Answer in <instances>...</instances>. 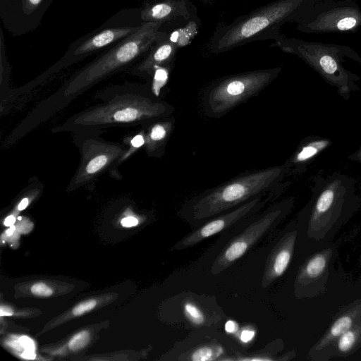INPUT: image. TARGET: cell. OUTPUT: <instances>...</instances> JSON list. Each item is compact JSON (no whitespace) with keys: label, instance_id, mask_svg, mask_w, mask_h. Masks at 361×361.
<instances>
[{"label":"cell","instance_id":"6da1fadb","mask_svg":"<svg viewBox=\"0 0 361 361\" xmlns=\"http://www.w3.org/2000/svg\"><path fill=\"white\" fill-rule=\"evenodd\" d=\"M286 172V166L243 173L189 199L179 215L188 223H200L233 209L259 195H267Z\"/></svg>","mask_w":361,"mask_h":361},{"label":"cell","instance_id":"7a4b0ae2","mask_svg":"<svg viewBox=\"0 0 361 361\" xmlns=\"http://www.w3.org/2000/svg\"><path fill=\"white\" fill-rule=\"evenodd\" d=\"M313 0H276L216 29L208 49L219 54L255 41L276 39L286 23L302 17Z\"/></svg>","mask_w":361,"mask_h":361},{"label":"cell","instance_id":"3957f363","mask_svg":"<svg viewBox=\"0 0 361 361\" xmlns=\"http://www.w3.org/2000/svg\"><path fill=\"white\" fill-rule=\"evenodd\" d=\"M162 25L157 22L142 23L135 32L79 71L69 82L67 92L75 93L150 50L159 39L167 35L161 30Z\"/></svg>","mask_w":361,"mask_h":361},{"label":"cell","instance_id":"277c9868","mask_svg":"<svg viewBox=\"0 0 361 361\" xmlns=\"http://www.w3.org/2000/svg\"><path fill=\"white\" fill-rule=\"evenodd\" d=\"M281 70L280 67L255 70L219 79L203 94L202 105L206 115L212 118L225 115L262 91Z\"/></svg>","mask_w":361,"mask_h":361},{"label":"cell","instance_id":"5b68a950","mask_svg":"<svg viewBox=\"0 0 361 361\" xmlns=\"http://www.w3.org/2000/svg\"><path fill=\"white\" fill-rule=\"evenodd\" d=\"M274 41L273 46L302 59L329 83L337 87L341 95L348 97L351 90L350 74L342 66V57L349 50L348 47L286 38L281 35Z\"/></svg>","mask_w":361,"mask_h":361},{"label":"cell","instance_id":"8992f818","mask_svg":"<svg viewBox=\"0 0 361 361\" xmlns=\"http://www.w3.org/2000/svg\"><path fill=\"white\" fill-rule=\"evenodd\" d=\"M284 202L274 204L258 215L245 229L232 238L214 261L210 272L217 275L233 265L265 237L284 216Z\"/></svg>","mask_w":361,"mask_h":361},{"label":"cell","instance_id":"52a82bcc","mask_svg":"<svg viewBox=\"0 0 361 361\" xmlns=\"http://www.w3.org/2000/svg\"><path fill=\"white\" fill-rule=\"evenodd\" d=\"M173 111V107L164 102H153L147 98H136L119 102L87 114L82 122L104 123L110 122H131L152 118L166 116Z\"/></svg>","mask_w":361,"mask_h":361},{"label":"cell","instance_id":"ba28073f","mask_svg":"<svg viewBox=\"0 0 361 361\" xmlns=\"http://www.w3.org/2000/svg\"><path fill=\"white\" fill-rule=\"evenodd\" d=\"M54 0H0V18L13 36L35 30Z\"/></svg>","mask_w":361,"mask_h":361},{"label":"cell","instance_id":"9c48e42d","mask_svg":"<svg viewBox=\"0 0 361 361\" xmlns=\"http://www.w3.org/2000/svg\"><path fill=\"white\" fill-rule=\"evenodd\" d=\"M268 195H259L243 204L231 209L223 214L207 221L197 229L177 242L173 250H181L202 242L233 225L257 214L269 201Z\"/></svg>","mask_w":361,"mask_h":361},{"label":"cell","instance_id":"30bf717a","mask_svg":"<svg viewBox=\"0 0 361 361\" xmlns=\"http://www.w3.org/2000/svg\"><path fill=\"white\" fill-rule=\"evenodd\" d=\"M140 25L107 27L86 35L69 47L59 64L68 65L80 61L116 42L122 40L135 32Z\"/></svg>","mask_w":361,"mask_h":361},{"label":"cell","instance_id":"8fae6325","mask_svg":"<svg viewBox=\"0 0 361 361\" xmlns=\"http://www.w3.org/2000/svg\"><path fill=\"white\" fill-rule=\"evenodd\" d=\"M361 26V11L355 6L331 8L302 22L298 29L307 32L350 31Z\"/></svg>","mask_w":361,"mask_h":361},{"label":"cell","instance_id":"7c38bea8","mask_svg":"<svg viewBox=\"0 0 361 361\" xmlns=\"http://www.w3.org/2000/svg\"><path fill=\"white\" fill-rule=\"evenodd\" d=\"M296 231L285 234L270 252L264 269L262 286L267 288L286 271L294 250Z\"/></svg>","mask_w":361,"mask_h":361},{"label":"cell","instance_id":"4fadbf2b","mask_svg":"<svg viewBox=\"0 0 361 361\" xmlns=\"http://www.w3.org/2000/svg\"><path fill=\"white\" fill-rule=\"evenodd\" d=\"M192 13L189 0H157L142 9L140 18L142 23L157 22L164 24L188 20Z\"/></svg>","mask_w":361,"mask_h":361},{"label":"cell","instance_id":"5bb4252c","mask_svg":"<svg viewBox=\"0 0 361 361\" xmlns=\"http://www.w3.org/2000/svg\"><path fill=\"white\" fill-rule=\"evenodd\" d=\"M345 194V188L340 180H334L322 190L315 203L310 219L312 226L316 227L326 221L338 207Z\"/></svg>","mask_w":361,"mask_h":361},{"label":"cell","instance_id":"9a60e30c","mask_svg":"<svg viewBox=\"0 0 361 361\" xmlns=\"http://www.w3.org/2000/svg\"><path fill=\"white\" fill-rule=\"evenodd\" d=\"M168 35L159 39L150 49L148 56L136 67L135 71L140 73H153L157 66L169 65L174 59L178 49Z\"/></svg>","mask_w":361,"mask_h":361},{"label":"cell","instance_id":"2e32d148","mask_svg":"<svg viewBox=\"0 0 361 361\" xmlns=\"http://www.w3.org/2000/svg\"><path fill=\"white\" fill-rule=\"evenodd\" d=\"M329 256L330 250H325L312 257L300 269L296 283L305 285L319 277L324 271Z\"/></svg>","mask_w":361,"mask_h":361},{"label":"cell","instance_id":"e0dca14e","mask_svg":"<svg viewBox=\"0 0 361 361\" xmlns=\"http://www.w3.org/2000/svg\"><path fill=\"white\" fill-rule=\"evenodd\" d=\"M357 312V310H355L338 317L318 343L317 348H323L329 345L331 342L338 339L341 334L350 329L353 326L354 318L355 317V315Z\"/></svg>","mask_w":361,"mask_h":361},{"label":"cell","instance_id":"ac0fdd59","mask_svg":"<svg viewBox=\"0 0 361 361\" xmlns=\"http://www.w3.org/2000/svg\"><path fill=\"white\" fill-rule=\"evenodd\" d=\"M174 124L172 118L166 119L154 124L148 135V149L154 151L159 148L171 133Z\"/></svg>","mask_w":361,"mask_h":361},{"label":"cell","instance_id":"d6986e66","mask_svg":"<svg viewBox=\"0 0 361 361\" xmlns=\"http://www.w3.org/2000/svg\"><path fill=\"white\" fill-rule=\"evenodd\" d=\"M224 353V348L219 344L210 343L200 345L193 350L185 354L178 360L192 361H211L219 360Z\"/></svg>","mask_w":361,"mask_h":361},{"label":"cell","instance_id":"ffe728a7","mask_svg":"<svg viewBox=\"0 0 361 361\" xmlns=\"http://www.w3.org/2000/svg\"><path fill=\"white\" fill-rule=\"evenodd\" d=\"M330 144V140L327 139L312 140L303 145L300 150L294 154L288 163L296 164L305 162L324 149Z\"/></svg>","mask_w":361,"mask_h":361},{"label":"cell","instance_id":"44dd1931","mask_svg":"<svg viewBox=\"0 0 361 361\" xmlns=\"http://www.w3.org/2000/svg\"><path fill=\"white\" fill-rule=\"evenodd\" d=\"M183 314L195 326H205L208 322L205 311L197 302L186 300L181 305Z\"/></svg>","mask_w":361,"mask_h":361},{"label":"cell","instance_id":"7402d4cb","mask_svg":"<svg viewBox=\"0 0 361 361\" xmlns=\"http://www.w3.org/2000/svg\"><path fill=\"white\" fill-rule=\"evenodd\" d=\"M361 336V325L351 327L337 339L336 347L338 352L347 353L355 345Z\"/></svg>","mask_w":361,"mask_h":361},{"label":"cell","instance_id":"603a6c76","mask_svg":"<svg viewBox=\"0 0 361 361\" xmlns=\"http://www.w3.org/2000/svg\"><path fill=\"white\" fill-rule=\"evenodd\" d=\"M169 77L166 66H157L153 70L152 91L156 96L159 94L161 89L165 85Z\"/></svg>","mask_w":361,"mask_h":361},{"label":"cell","instance_id":"cb8c5ba5","mask_svg":"<svg viewBox=\"0 0 361 361\" xmlns=\"http://www.w3.org/2000/svg\"><path fill=\"white\" fill-rule=\"evenodd\" d=\"M90 341V334L87 331H82L75 334L68 342L71 350L76 351L84 348Z\"/></svg>","mask_w":361,"mask_h":361},{"label":"cell","instance_id":"d4e9b609","mask_svg":"<svg viewBox=\"0 0 361 361\" xmlns=\"http://www.w3.org/2000/svg\"><path fill=\"white\" fill-rule=\"evenodd\" d=\"M108 161L106 155H99L92 159L87 165L85 171L88 174H92L100 170Z\"/></svg>","mask_w":361,"mask_h":361},{"label":"cell","instance_id":"484cf974","mask_svg":"<svg viewBox=\"0 0 361 361\" xmlns=\"http://www.w3.org/2000/svg\"><path fill=\"white\" fill-rule=\"evenodd\" d=\"M97 305V301L94 299H90L82 302H80L75 306L73 310V314L75 316L81 315L85 312L92 310Z\"/></svg>","mask_w":361,"mask_h":361},{"label":"cell","instance_id":"4316f807","mask_svg":"<svg viewBox=\"0 0 361 361\" xmlns=\"http://www.w3.org/2000/svg\"><path fill=\"white\" fill-rule=\"evenodd\" d=\"M31 292L37 296L48 297L51 295V288L44 283H37L31 286Z\"/></svg>","mask_w":361,"mask_h":361},{"label":"cell","instance_id":"83f0119b","mask_svg":"<svg viewBox=\"0 0 361 361\" xmlns=\"http://www.w3.org/2000/svg\"><path fill=\"white\" fill-rule=\"evenodd\" d=\"M255 333L251 328H244L239 334L240 341L243 343L250 341L255 336Z\"/></svg>","mask_w":361,"mask_h":361},{"label":"cell","instance_id":"f1b7e54d","mask_svg":"<svg viewBox=\"0 0 361 361\" xmlns=\"http://www.w3.org/2000/svg\"><path fill=\"white\" fill-rule=\"evenodd\" d=\"M19 343L25 350L31 351H33L35 350V344L33 341L27 336L20 337Z\"/></svg>","mask_w":361,"mask_h":361},{"label":"cell","instance_id":"f546056e","mask_svg":"<svg viewBox=\"0 0 361 361\" xmlns=\"http://www.w3.org/2000/svg\"><path fill=\"white\" fill-rule=\"evenodd\" d=\"M121 224L123 227H133L138 224V220L133 216H128L122 219Z\"/></svg>","mask_w":361,"mask_h":361},{"label":"cell","instance_id":"4dcf8cb0","mask_svg":"<svg viewBox=\"0 0 361 361\" xmlns=\"http://www.w3.org/2000/svg\"><path fill=\"white\" fill-rule=\"evenodd\" d=\"M144 143H145V139H144L143 136L141 135H136L131 140V145L134 147H136V148L141 147L142 145H144Z\"/></svg>","mask_w":361,"mask_h":361},{"label":"cell","instance_id":"1f68e13d","mask_svg":"<svg viewBox=\"0 0 361 361\" xmlns=\"http://www.w3.org/2000/svg\"><path fill=\"white\" fill-rule=\"evenodd\" d=\"M238 329L237 324L233 321H228L225 324V329L229 334L235 333Z\"/></svg>","mask_w":361,"mask_h":361},{"label":"cell","instance_id":"d6a6232c","mask_svg":"<svg viewBox=\"0 0 361 361\" xmlns=\"http://www.w3.org/2000/svg\"><path fill=\"white\" fill-rule=\"evenodd\" d=\"M1 316H11L13 314V311L10 308L7 307H1Z\"/></svg>","mask_w":361,"mask_h":361},{"label":"cell","instance_id":"836d02e7","mask_svg":"<svg viewBox=\"0 0 361 361\" xmlns=\"http://www.w3.org/2000/svg\"><path fill=\"white\" fill-rule=\"evenodd\" d=\"M16 221V218L13 215L8 216L5 220H4V225L6 226H12Z\"/></svg>","mask_w":361,"mask_h":361},{"label":"cell","instance_id":"e575fe53","mask_svg":"<svg viewBox=\"0 0 361 361\" xmlns=\"http://www.w3.org/2000/svg\"><path fill=\"white\" fill-rule=\"evenodd\" d=\"M28 203H29V200L27 198L23 199L21 200V202L19 203L18 209L19 210H23L28 205Z\"/></svg>","mask_w":361,"mask_h":361},{"label":"cell","instance_id":"d590c367","mask_svg":"<svg viewBox=\"0 0 361 361\" xmlns=\"http://www.w3.org/2000/svg\"><path fill=\"white\" fill-rule=\"evenodd\" d=\"M22 357L24 358L33 359L35 357V355L32 351L26 350V351L22 354Z\"/></svg>","mask_w":361,"mask_h":361},{"label":"cell","instance_id":"8d00e7d4","mask_svg":"<svg viewBox=\"0 0 361 361\" xmlns=\"http://www.w3.org/2000/svg\"><path fill=\"white\" fill-rule=\"evenodd\" d=\"M14 229H15V227H14V226H12V228H9V229H8V230L6 231V234H7V235H11V234H12V233H13V230H14Z\"/></svg>","mask_w":361,"mask_h":361},{"label":"cell","instance_id":"74e56055","mask_svg":"<svg viewBox=\"0 0 361 361\" xmlns=\"http://www.w3.org/2000/svg\"><path fill=\"white\" fill-rule=\"evenodd\" d=\"M357 157L359 158V159L361 161V150L359 152V153L357 154Z\"/></svg>","mask_w":361,"mask_h":361}]
</instances>
